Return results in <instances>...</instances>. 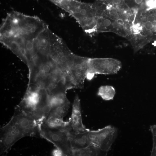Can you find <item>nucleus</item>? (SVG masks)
Wrapping results in <instances>:
<instances>
[{
    "mask_svg": "<svg viewBox=\"0 0 156 156\" xmlns=\"http://www.w3.org/2000/svg\"><path fill=\"white\" fill-rule=\"evenodd\" d=\"M40 135L53 143L64 156H72L73 150L67 133L64 129L40 125Z\"/></svg>",
    "mask_w": 156,
    "mask_h": 156,
    "instance_id": "nucleus-1",
    "label": "nucleus"
},
{
    "mask_svg": "<svg viewBox=\"0 0 156 156\" xmlns=\"http://www.w3.org/2000/svg\"><path fill=\"white\" fill-rule=\"evenodd\" d=\"M25 137L21 129L11 118L0 130V154L8 152L18 140Z\"/></svg>",
    "mask_w": 156,
    "mask_h": 156,
    "instance_id": "nucleus-2",
    "label": "nucleus"
},
{
    "mask_svg": "<svg viewBox=\"0 0 156 156\" xmlns=\"http://www.w3.org/2000/svg\"><path fill=\"white\" fill-rule=\"evenodd\" d=\"M88 73L94 75H112L117 73L122 68L119 60L112 58H89Z\"/></svg>",
    "mask_w": 156,
    "mask_h": 156,
    "instance_id": "nucleus-3",
    "label": "nucleus"
},
{
    "mask_svg": "<svg viewBox=\"0 0 156 156\" xmlns=\"http://www.w3.org/2000/svg\"><path fill=\"white\" fill-rule=\"evenodd\" d=\"M12 118L21 129L24 137L40 136L39 126L36 121L19 108L16 109Z\"/></svg>",
    "mask_w": 156,
    "mask_h": 156,
    "instance_id": "nucleus-4",
    "label": "nucleus"
},
{
    "mask_svg": "<svg viewBox=\"0 0 156 156\" xmlns=\"http://www.w3.org/2000/svg\"><path fill=\"white\" fill-rule=\"evenodd\" d=\"M89 58L76 55L70 73L76 88L84 87V80L89 71Z\"/></svg>",
    "mask_w": 156,
    "mask_h": 156,
    "instance_id": "nucleus-5",
    "label": "nucleus"
},
{
    "mask_svg": "<svg viewBox=\"0 0 156 156\" xmlns=\"http://www.w3.org/2000/svg\"><path fill=\"white\" fill-rule=\"evenodd\" d=\"M117 135V129L110 125L96 130L95 145L107 153L115 141Z\"/></svg>",
    "mask_w": 156,
    "mask_h": 156,
    "instance_id": "nucleus-6",
    "label": "nucleus"
},
{
    "mask_svg": "<svg viewBox=\"0 0 156 156\" xmlns=\"http://www.w3.org/2000/svg\"><path fill=\"white\" fill-rule=\"evenodd\" d=\"M69 120L71 130L75 132H84L89 129H86L83 124L80 100L77 95H76L75 98L73 105L71 117Z\"/></svg>",
    "mask_w": 156,
    "mask_h": 156,
    "instance_id": "nucleus-7",
    "label": "nucleus"
},
{
    "mask_svg": "<svg viewBox=\"0 0 156 156\" xmlns=\"http://www.w3.org/2000/svg\"><path fill=\"white\" fill-rule=\"evenodd\" d=\"M89 130L80 132H76L71 130H65L73 150L83 148L90 145L88 138Z\"/></svg>",
    "mask_w": 156,
    "mask_h": 156,
    "instance_id": "nucleus-8",
    "label": "nucleus"
},
{
    "mask_svg": "<svg viewBox=\"0 0 156 156\" xmlns=\"http://www.w3.org/2000/svg\"><path fill=\"white\" fill-rule=\"evenodd\" d=\"M107 153L101 150L98 147L92 144L80 149L73 150L72 156H95L106 155Z\"/></svg>",
    "mask_w": 156,
    "mask_h": 156,
    "instance_id": "nucleus-9",
    "label": "nucleus"
},
{
    "mask_svg": "<svg viewBox=\"0 0 156 156\" xmlns=\"http://www.w3.org/2000/svg\"><path fill=\"white\" fill-rule=\"evenodd\" d=\"M70 105V103L68 101L55 107L52 109L46 120L50 118L63 119L67 113Z\"/></svg>",
    "mask_w": 156,
    "mask_h": 156,
    "instance_id": "nucleus-10",
    "label": "nucleus"
},
{
    "mask_svg": "<svg viewBox=\"0 0 156 156\" xmlns=\"http://www.w3.org/2000/svg\"><path fill=\"white\" fill-rule=\"evenodd\" d=\"M116 94L114 88L112 86L106 85L100 86L99 88L97 95L105 101L112 100Z\"/></svg>",
    "mask_w": 156,
    "mask_h": 156,
    "instance_id": "nucleus-11",
    "label": "nucleus"
},
{
    "mask_svg": "<svg viewBox=\"0 0 156 156\" xmlns=\"http://www.w3.org/2000/svg\"><path fill=\"white\" fill-rule=\"evenodd\" d=\"M150 130L152 135L153 141L151 156H156V124L151 126Z\"/></svg>",
    "mask_w": 156,
    "mask_h": 156,
    "instance_id": "nucleus-12",
    "label": "nucleus"
},
{
    "mask_svg": "<svg viewBox=\"0 0 156 156\" xmlns=\"http://www.w3.org/2000/svg\"><path fill=\"white\" fill-rule=\"evenodd\" d=\"M52 155L53 156H64L62 151L57 148L53 151Z\"/></svg>",
    "mask_w": 156,
    "mask_h": 156,
    "instance_id": "nucleus-13",
    "label": "nucleus"
},
{
    "mask_svg": "<svg viewBox=\"0 0 156 156\" xmlns=\"http://www.w3.org/2000/svg\"><path fill=\"white\" fill-rule=\"evenodd\" d=\"M144 26L146 30H149L153 28V25L152 23L147 21L145 23Z\"/></svg>",
    "mask_w": 156,
    "mask_h": 156,
    "instance_id": "nucleus-14",
    "label": "nucleus"
},
{
    "mask_svg": "<svg viewBox=\"0 0 156 156\" xmlns=\"http://www.w3.org/2000/svg\"><path fill=\"white\" fill-rule=\"evenodd\" d=\"M117 10L116 8H112L109 11V13L110 15L112 16H115L117 14Z\"/></svg>",
    "mask_w": 156,
    "mask_h": 156,
    "instance_id": "nucleus-15",
    "label": "nucleus"
},
{
    "mask_svg": "<svg viewBox=\"0 0 156 156\" xmlns=\"http://www.w3.org/2000/svg\"><path fill=\"white\" fill-rule=\"evenodd\" d=\"M155 17L153 15H149L147 17V21L152 23L155 21Z\"/></svg>",
    "mask_w": 156,
    "mask_h": 156,
    "instance_id": "nucleus-16",
    "label": "nucleus"
},
{
    "mask_svg": "<svg viewBox=\"0 0 156 156\" xmlns=\"http://www.w3.org/2000/svg\"><path fill=\"white\" fill-rule=\"evenodd\" d=\"M111 24V21L108 19L104 20L103 21L104 25L106 27H109L110 25Z\"/></svg>",
    "mask_w": 156,
    "mask_h": 156,
    "instance_id": "nucleus-17",
    "label": "nucleus"
},
{
    "mask_svg": "<svg viewBox=\"0 0 156 156\" xmlns=\"http://www.w3.org/2000/svg\"><path fill=\"white\" fill-rule=\"evenodd\" d=\"M51 67L48 65H45L43 67V70L46 73H49L51 70Z\"/></svg>",
    "mask_w": 156,
    "mask_h": 156,
    "instance_id": "nucleus-18",
    "label": "nucleus"
},
{
    "mask_svg": "<svg viewBox=\"0 0 156 156\" xmlns=\"http://www.w3.org/2000/svg\"><path fill=\"white\" fill-rule=\"evenodd\" d=\"M154 0H148L146 2V5L149 7L153 8V5Z\"/></svg>",
    "mask_w": 156,
    "mask_h": 156,
    "instance_id": "nucleus-19",
    "label": "nucleus"
},
{
    "mask_svg": "<svg viewBox=\"0 0 156 156\" xmlns=\"http://www.w3.org/2000/svg\"><path fill=\"white\" fill-rule=\"evenodd\" d=\"M45 73H46L43 69H40L38 71V75L41 77L44 76Z\"/></svg>",
    "mask_w": 156,
    "mask_h": 156,
    "instance_id": "nucleus-20",
    "label": "nucleus"
},
{
    "mask_svg": "<svg viewBox=\"0 0 156 156\" xmlns=\"http://www.w3.org/2000/svg\"><path fill=\"white\" fill-rule=\"evenodd\" d=\"M116 22L118 24L121 25L123 26L124 24V23L123 20L121 18L117 19L116 21Z\"/></svg>",
    "mask_w": 156,
    "mask_h": 156,
    "instance_id": "nucleus-21",
    "label": "nucleus"
},
{
    "mask_svg": "<svg viewBox=\"0 0 156 156\" xmlns=\"http://www.w3.org/2000/svg\"><path fill=\"white\" fill-rule=\"evenodd\" d=\"M131 26L130 24L129 23L125 24V28L128 30H130L131 29Z\"/></svg>",
    "mask_w": 156,
    "mask_h": 156,
    "instance_id": "nucleus-22",
    "label": "nucleus"
},
{
    "mask_svg": "<svg viewBox=\"0 0 156 156\" xmlns=\"http://www.w3.org/2000/svg\"><path fill=\"white\" fill-rule=\"evenodd\" d=\"M56 5H58L62 0H49Z\"/></svg>",
    "mask_w": 156,
    "mask_h": 156,
    "instance_id": "nucleus-23",
    "label": "nucleus"
},
{
    "mask_svg": "<svg viewBox=\"0 0 156 156\" xmlns=\"http://www.w3.org/2000/svg\"><path fill=\"white\" fill-rule=\"evenodd\" d=\"M113 1L114 3L118 4L121 3V0H113Z\"/></svg>",
    "mask_w": 156,
    "mask_h": 156,
    "instance_id": "nucleus-24",
    "label": "nucleus"
},
{
    "mask_svg": "<svg viewBox=\"0 0 156 156\" xmlns=\"http://www.w3.org/2000/svg\"><path fill=\"white\" fill-rule=\"evenodd\" d=\"M142 0H135V3L138 4L142 2Z\"/></svg>",
    "mask_w": 156,
    "mask_h": 156,
    "instance_id": "nucleus-25",
    "label": "nucleus"
},
{
    "mask_svg": "<svg viewBox=\"0 0 156 156\" xmlns=\"http://www.w3.org/2000/svg\"><path fill=\"white\" fill-rule=\"evenodd\" d=\"M117 5L116 4L114 3L112 5L113 8H116L117 6Z\"/></svg>",
    "mask_w": 156,
    "mask_h": 156,
    "instance_id": "nucleus-26",
    "label": "nucleus"
},
{
    "mask_svg": "<svg viewBox=\"0 0 156 156\" xmlns=\"http://www.w3.org/2000/svg\"><path fill=\"white\" fill-rule=\"evenodd\" d=\"M153 8H156V0L154 1L153 5Z\"/></svg>",
    "mask_w": 156,
    "mask_h": 156,
    "instance_id": "nucleus-27",
    "label": "nucleus"
}]
</instances>
